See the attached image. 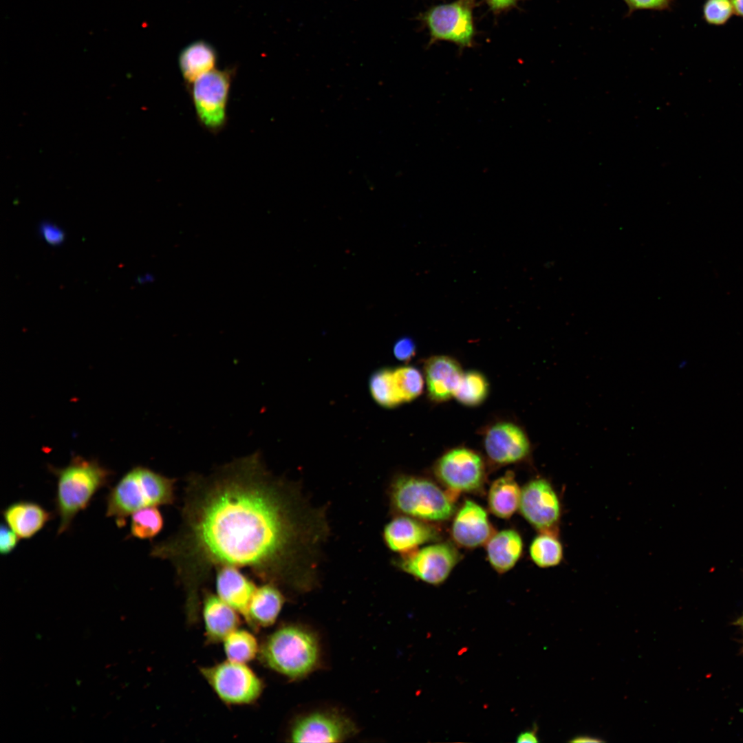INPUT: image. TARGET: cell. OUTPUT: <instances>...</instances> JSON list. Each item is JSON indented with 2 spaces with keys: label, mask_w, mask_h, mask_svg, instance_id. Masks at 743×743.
Returning a JSON list of instances; mask_svg holds the SVG:
<instances>
[{
  "label": "cell",
  "mask_w": 743,
  "mask_h": 743,
  "mask_svg": "<svg viewBox=\"0 0 743 743\" xmlns=\"http://www.w3.org/2000/svg\"><path fill=\"white\" fill-rule=\"evenodd\" d=\"M369 391L375 402L385 408H393L402 403L395 387L393 369L381 368L370 376Z\"/></svg>",
  "instance_id": "obj_26"
},
{
  "label": "cell",
  "mask_w": 743,
  "mask_h": 743,
  "mask_svg": "<svg viewBox=\"0 0 743 743\" xmlns=\"http://www.w3.org/2000/svg\"><path fill=\"white\" fill-rule=\"evenodd\" d=\"M484 463L475 451L465 447L451 449L435 466V473L450 491L469 492L479 488L484 478Z\"/></svg>",
  "instance_id": "obj_10"
},
{
  "label": "cell",
  "mask_w": 743,
  "mask_h": 743,
  "mask_svg": "<svg viewBox=\"0 0 743 743\" xmlns=\"http://www.w3.org/2000/svg\"><path fill=\"white\" fill-rule=\"evenodd\" d=\"M164 520L156 506L140 509L131 515L130 534L140 539H151L163 528Z\"/></svg>",
  "instance_id": "obj_28"
},
{
  "label": "cell",
  "mask_w": 743,
  "mask_h": 743,
  "mask_svg": "<svg viewBox=\"0 0 743 743\" xmlns=\"http://www.w3.org/2000/svg\"><path fill=\"white\" fill-rule=\"evenodd\" d=\"M327 534L323 511L271 473L255 452L208 475H190L180 526L150 555L174 568L188 621L195 623L201 588L221 567L247 568L266 583L298 592L313 589Z\"/></svg>",
  "instance_id": "obj_1"
},
{
  "label": "cell",
  "mask_w": 743,
  "mask_h": 743,
  "mask_svg": "<svg viewBox=\"0 0 743 743\" xmlns=\"http://www.w3.org/2000/svg\"><path fill=\"white\" fill-rule=\"evenodd\" d=\"M357 732L355 724L335 711H316L299 717L292 724V742H341Z\"/></svg>",
  "instance_id": "obj_11"
},
{
  "label": "cell",
  "mask_w": 743,
  "mask_h": 743,
  "mask_svg": "<svg viewBox=\"0 0 743 743\" xmlns=\"http://www.w3.org/2000/svg\"><path fill=\"white\" fill-rule=\"evenodd\" d=\"M233 74V69H214L189 86L197 120L211 133L219 132L227 122V106Z\"/></svg>",
  "instance_id": "obj_6"
},
{
  "label": "cell",
  "mask_w": 743,
  "mask_h": 743,
  "mask_svg": "<svg viewBox=\"0 0 743 743\" xmlns=\"http://www.w3.org/2000/svg\"><path fill=\"white\" fill-rule=\"evenodd\" d=\"M733 7L729 0H709L704 13L707 21L713 24H722L731 17Z\"/></svg>",
  "instance_id": "obj_30"
},
{
  "label": "cell",
  "mask_w": 743,
  "mask_h": 743,
  "mask_svg": "<svg viewBox=\"0 0 743 743\" xmlns=\"http://www.w3.org/2000/svg\"><path fill=\"white\" fill-rule=\"evenodd\" d=\"M219 698L232 704H249L261 693L263 684L246 665L227 660L201 669Z\"/></svg>",
  "instance_id": "obj_8"
},
{
  "label": "cell",
  "mask_w": 743,
  "mask_h": 743,
  "mask_svg": "<svg viewBox=\"0 0 743 743\" xmlns=\"http://www.w3.org/2000/svg\"><path fill=\"white\" fill-rule=\"evenodd\" d=\"M153 280H154L153 276L150 274H144L143 276H139L137 278V282L138 283H141V284L145 283H147V282H150V281H153Z\"/></svg>",
  "instance_id": "obj_39"
},
{
  "label": "cell",
  "mask_w": 743,
  "mask_h": 743,
  "mask_svg": "<svg viewBox=\"0 0 743 743\" xmlns=\"http://www.w3.org/2000/svg\"><path fill=\"white\" fill-rule=\"evenodd\" d=\"M285 598L278 585L266 583L257 588L251 599L247 622L254 627H268L276 621Z\"/></svg>",
  "instance_id": "obj_20"
},
{
  "label": "cell",
  "mask_w": 743,
  "mask_h": 743,
  "mask_svg": "<svg viewBox=\"0 0 743 743\" xmlns=\"http://www.w3.org/2000/svg\"><path fill=\"white\" fill-rule=\"evenodd\" d=\"M484 445L490 460L499 464L519 462L528 456L531 449L525 431L510 422L491 426L484 435Z\"/></svg>",
  "instance_id": "obj_13"
},
{
  "label": "cell",
  "mask_w": 743,
  "mask_h": 743,
  "mask_svg": "<svg viewBox=\"0 0 743 743\" xmlns=\"http://www.w3.org/2000/svg\"><path fill=\"white\" fill-rule=\"evenodd\" d=\"M570 742L574 743H585V742H603L604 741L599 737H593L590 735H579L574 737L570 740Z\"/></svg>",
  "instance_id": "obj_37"
},
{
  "label": "cell",
  "mask_w": 743,
  "mask_h": 743,
  "mask_svg": "<svg viewBox=\"0 0 743 743\" xmlns=\"http://www.w3.org/2000/svg\"><path fill=\"white\" fill-rule=\"evenodd\" d=\"M393 352L397 359L405 362L409 361L416 354L415 343L409 337H401L395 342Z\"/></svg>",
  "instance_id": "obj_32"
},
{
  "label": "cell",
  "mask_w": 743,
  "mask_h": 743,
  "mask_svg": "<svg viewBox=\"0 0 743 743\" xmlns=\"http://www.w3.org/2000/svg\"><path fill=\"white\" fill-rule=\"evenodd\" d=\"M393 377L397 394L402 402H410L419 396L424 388L421 372L412 366L393 369Z\"/></svg>",
  "instance_id": "obj_29"
},
{
  "label": "cell",
  "mask_w": 743,
  "mask_h": 743,
  "mask_svg": "<svg viewBox=\"0 0 743 743\" xmlns=\"http://www.w3.org/2000/svg\"><path fill=\"white\" fill-rule=\"evenodd\" d=\"M237 613L217 595L206 592L203 602V616L208 639L211 642L223 641L237 629L239 624Z\"/></svg>",
  "instance_id": "obj_19"
},
{
  "label": "cell",
  "mask_w": 743,
  "mask_h": 743,
  "mask_svg": "<svg viewBox=\"0 0 743 743\" xmlns=\"http://www.w3.org/2000/svg\"><path fill=\"white\" fill-rule=\"evenodd\" d=\"M438 533L423 520L408 515L392 519L386 524L383 538L387 546L392 551L405 554L419 546L435 540Z\"/></svg>",
  "instance_id": "obj_14"
},
{
  "label": "cell",
  "mask_w": 743,
  "mask_h": 743,
  "mask_svg": "<svg viewBox=\"0 0 743 743\" xmlns=\"http://www.w3.org/2000/svg\"><path fill=\"white\" fill-rule=\"evenodd\" d=\"M491 10L495 13L508 10L517 3L518 0H485Z\"/></svg>",
  "instance_id": "obj_34"
},
{
  "label": "cell",
  "mask_w": 743,
  "mask_h": 743,
  "mask_svg": "<svg viewBox=\"0 0 743 743\" xmlns=\"http://www.w3.org/2000/svg\"><path fill=\"white\" fill-rule=\"evenodd\" d=\"M486 512L477 504L466 500L452 525V536L460 545L474 548L486 543L492 536Z\"/></svg>",
  "instance_id": "obj_16"
},
{
  "label": "cell",
  "mask_w": 743,
  "mask_h": 743,
  "mask_svg": "<svg viewBox=\"0 0 743 743\" xmlns=\"http://www.w3.org/2000/svg\"><path fill=\"white\" fill-rule=\"evenodd\" d=\"M57 477L55 504L60 518L58 534L68 530L75 516L87 507L95 493L105 486L112 474L94 460L74 457L63 468L50 467Z\"/></svg>",
  "instance_id": "obj_4"
},
{
  "label": "cell",
  "mask_w": 743,
  "mask_h": 743,
  "mask_svg": "<svg viewBox=\"0 0 743 743\" xmlns=\"http://www.w3.org/2000/svg\"><path fill=\"white\" fill-rule=\"evenodd\" d=\"M731 3L735 12L743 17V0H731Z\"/></svg>",
  "instance_id": "obj_38"
},
{
  "label": "cell",
  "mask_w": 743,
  "mask_h": 743,
  "mask_svg": "<svg viewBox=\"0 0 743 743\" xmlns=\"http://www.w3.org/2000/svg\"><path fill=\"white\" fill-rule=\"evenodd\" d=\"M519 508L524 518L539 531L556 532L561 517V504L555 490L546 479H534L524 486Z\"/></svg>",
  "instance_id": "obj_12"
},
{
  "label": "cell",
  "mask_w": 743,
  "mask_h": 743,
  "mask_svg": "<svg viewBox=\"0 0 743 743\" xmlns=\"http://www.w3.org/2000/svg\"><path fill=\"white\" fill-rule=\"evenodd\" d=\"M464 372L460 364L447 356H435L424 364L428 396L435 402H444L454 394Z\"/></svg>",
  "instance_id": "obj_15"
},
{
  "label": "cell",
  "mask_w": 743,
  "mask_h": 743,
  "mask_svg": "<svg viewBox=\"0 0 743 743\" xmlns=\"http://www.w3.org/2000/svg\"><path fill=\"white\" fill-rule=\"evenodd\" d=\"M634 8H658L666 4L668 0H625Z\"/></svg>",
  "instance_id": "obj_35"
},
{
  "label": "cell",
  "mask_w": 743,
  "mask_h": 743,
  "mask_svg": "<svg viewBox=\"0 0 743 743\" xmlns=\"http://www.w3.org/2000/svg\"><path fill=\"white\" fill-rule=\"evenodd\" d=\"M390 501L396 511L423 521H444L455 510L449 495L433 482L415 476L397 477L391 485Z\"/></svg>",
  "instance_id": "obj_5"
},
{
  "label": "cell",
  "mask_w": 743,
  "mask_h": 743,
  "mask_svg": "<svg viewBox=\"0 0 743 743\" xmlns=\"http://www.w3.org/2000/svg\"><path fill=\"white\" fill-rule=\"evenodd\" d=\"M217 58L215 48L204 41H195L182 49L178 65L188 87L202 75L215 69Z\"/></svg>",
  "instance_id": "obj_21"
},
{
  "label": "cell",
  "mask_w": 743,
  "mask_h": 743,
  "mask_svg": "<svg viewBox=\"0 0 743 743\" xmlns=\"http://www.w3.org/2000/svg\"><path fill=\"white\" fill-rule=\"evenodd\" d=\"M176 480L149 468L136 466L126 473L110 490L106 516L122 527L126 518L147 507L172 504L175 501Z\"/></svg>",
  "instance_id": "obj_2"
},
{
  "label": "cell",
  "mask_w": 743,
  "mask_h": 743,
  "mask_svg": "<svg viewBox=\"0 0 743 743\" xmlns=\"http://www.w3.org/2000/svg\"><path fill=\"white\" fill-rule=\"evenodd\" d=\"M488 392V384L483 374L476 371L464 373L454 398L462 405L473 407L484 402Z\"/></svg>",
  "instance_id": "obj_27"
},
{
  "label": "cell",
  "mask_w": 743,
  "mask_h": 743,
  "mask_svg": "<svg viewBox=\"0 0 743 743\" xmlns=\"http://www.w3.org/2000/svg\"><path fill=\"white\" fill-rule=\"evenodd\" d=\"M6 524L20 537L30 539L48 522L52 514L36 502H16L3 511Z\"/></svg>",
  "instance_id": "obj_18"
},
{
  "label": "cell",
  "mask_w": 743,
  "mask_h": 743,
  "mask_svg": "<svg viewBox=\"0 0 743 743\" xmlns=\"http://www.w3.org/2000/svg\"><path fill=\"white\" fill-rule=\"evenodd\" d=\"M260 658L271 669L290 678L306 677L319 665L321 648L317 636L297 625L279 628L259 649Z\"/></svg>",
  "instance_id": "obj_3"
},
{
  "label": "cell",
  "mask_w": 743,
  "mask_h": 743,
  "mask_svg": "<svg viewBox=\"0 0 743 743\" xmlns=\"http://www.w3.org/2000/svg\"><path fill=\"white\" fill-rule=\"evenodd\" d=\"M733 625L737 626L743 633V613L740 616H739L735 621H733ZM742 644V647L741 648V653H743V640Z\"/></svg>",
  "instance_id": "obj_40"
},
{
  "label": "cell",
  "mask_w": 743,
  "mask_h": 743,
  "mask_svg": "<svg viewBox=\"0 0 743 743\" xmlns=\"http://www.w3.org/2000/svg\"><path fill=\"white\" fill-rule=\"evenodd\" d=\"M223 642L228 659L235 662L246 663L252 660L259 650L255 637L244 629H235Z\"/></svg>",
  "instance_id": "obj_25"
},
{
  "label": "cell",
  "mask_w": 743,
  "mask_h": 743,
  "mask_svg": "<svg viewBox=\"0 0 743 743\" xmlns=\"http://www.w3.org/2000/svg\"><path fill=\"white\" fill-rule=\"evenodd\" d=\"M39 233L44 241L52 246H60L65 240L64 231L60 226L50 221L44 220L40 222Z\"/></svg>",
  "instance_id": "obj_31"
},
{
  "label": "cell",
  "mask_w": 743,
  "mask_h": 743,
  "mask_svg": "<svg viewBox=\"0 0 743 743\" xmlns=\"http://www.w3.org/2000/svg\"><path fill=\"white\" fill-rule=\"evenodd\" d=\"M460 559L456 548L440 543L402 554L396 565L402 571L432 585L443 583Z\"/></svg>",
  "instance_id": "obj_9"
},
{
  "label": "cell",
  "mask_w": 743,
  "mask_h": 743,
  "mask_svg": "<svg viewBox=\"0 0 743 743\" xmlns=\"http://www.w3.org/2000/svg\"><path fill=\"white\" fill-rule=\"evenodd\" d=\"M537 727L535 726L532 729H529L521 732L517 737L516 742L518 743L531 742L536 743L539 742V739L537 735Z\"/></svg>",
  "instance_id": "obj_36"
},
{
  "label": "cell",
  "mask_w": 743,
  "mask_h": 743,
  "mask_svg": "<svg viewBox=\"0 0 743 743\" xmlns=\"http://www.w3.org/2000/svg\"><path fill=\"white\" fill-rule=\"evenodd\" d=\"M476 0H455L431 7L417 18L428 30L429 45L450 41L460 48L473 46L475 28L473 9Z\"/></svg>",
  "instance_id": "obj_7"
},
{
  "label": "cell",
  "mask_w": 743,
  "mask_h": 743,
  "mask_svg": "<svg viewBox=\"0 0 743 743\" xmlns=\"http://www.w3.org/2000/svg\"><path fill=\"white\" fill-rule=\"evenodd\" d=\"M530 554L533 562L541 568L559 565L563 559V546L556 532H541L531 543Z\"/></svg>",
  "instance_id": "obj_24"
},
{
  "label": "cell",
  "mask_w": 743,
  "mask_h": 743,
  "mask_svg": "<svg viewBox=\"0 0 743 743\" xmlns=\"http://www.w3.org/2000/svg\"><path fill=\"white\" fill-rule=\"evenodd\" d=\"M0 528V552L6 555L14 550L20 537L7 524H1Z\"/></svg>",
  "instance_id": "obj_33"
},
{
  "label": "cell",
  "mask_w": 743,
  "mask_h": 743,
  "mask_svg": "<svg viewBox=\"0 0 743 743\" xmlns=\"http://www.w3.org/2000/svg\"><path fill=\"white\" fill-rule=\"evenodd\" d=\"M521 490L512 472H507L491 485L488 493L491 511L500 518H509L519 506Z\"/></svg>",
  "instance_id": "obj_23"
},
{
  "label": "cell",
  "mask_w": 743,
  "mask_h": 743,
  "mask_svg": "<svg viewBox=\"0 0 743 743\" xmlns=\"http://www.w3.org/2000/svg\"><path fill=\"white\" fill-rule=\"evenodd\" d=\"M216 572L217 596L247 621L256 585L235 567H221Z\"/></svg>",
  "instance_id": "obj_17"
},
{
  "label": "cell",
  "mask_w": 743,
  "mask_h": 743,
  "mask_svg": "<svg viewBox=\"0 0 743 743\" xmlns=\"http://www.w3.org/2000/svg\"><path fill=\"white\" fill-rule=\"evenodd\" d=\"M522 539L514 530H504L486 542V552L491 566L499 573L511 569L522 552Z\"/></svg>",
  "instance_id": "obj_22"
}]
</instances>
